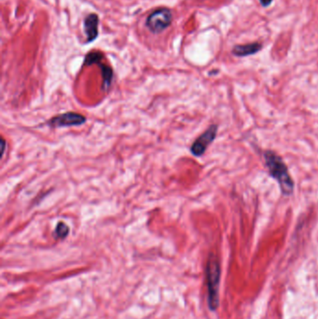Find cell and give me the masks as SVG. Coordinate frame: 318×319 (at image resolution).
I'll return each mask as SVG.
<instances>
[{
	"mask_svg": "<svg viewBox=\"0 0 318 319\" xmlns=\"http://www.w3.org/2000/svg\"><path fill=\"white\" fill-rule=\"evenodd\" d=\"M264 158L271 176L279 183L280 189L283 194H291L294 189V182L281 157L278 156L275 152L268 150L264 153Z\"/></svg>",
	"mask_w": 318,
	"mask_h": 319,
	"instance_id": "cell-1",
	"label": "cell"
},
{
	"mask_svg": "<svg viewBox=\"0 0 318 319\" xmlns=\"http://www.w3.org/2000/svg\"><path fill=\"white\" fill-rule=\"evenodd\" d=\"M207 282L208 306L215 311L220 304V282H221V266L218 258L210 255L205 268Z\"/></svg>",
	"mask_w": 318,
	"mask_h": 319,
	"instance_id": "cell-2",
	"label": "cell"
},
{
	"mask_svg": "<svg viewBox=\"0 0 318 319\" xmlns=\"http://www.w3.org/2000/svg\"><path fill=\"white\" fill-rule=\"evenodd\" d=\"M172 13L168 9H159L151 13L147 19L146 25L152 33H161L172 23Z\"/></svg>",
	"mask_w": 318,
	"mask_h": 319,
	"instance_id": "cell-3",
	"label": "cell"
},
{
	"mask_svg": "<svg viewBox=\"0 0 318 319\" xmlns=\"http://www.w3.org/2000/svg\"><path fill=\"white\" fill-rule=\"evenodd\" d=\"M218 125L212 124L207 130L201 134L190 147V151L194 156H201L205 150H207L209 145L212 143L217 137Z\"/></svg>",
	"mask_w": 318,
	"mask_h": 319,
	"instance_id": "cell-4",
	"label": "cell"
},
{
	"mask_svg": "<svg viewBox=\"0 0 318 319\" xmlns=\"http://www.w3.org/2000/svg\"><path fill=\"white\" fill-rule=\"evenodd\" d=\"M86 117L82 114L76 112H66L64 114H60L55 117L52 118L49 121V125L53 128L61 127H70V126H78L86 123Z\"/></svg>",
	"mask_w": 318,
	"mask_h": 319,
	"instance_id": "cell-5",
	"label": "cell"
},
{
	"mask_svg": "<svg viewBox=\"0 0 318 319\" xmlns=\"http://www.w3.org/2000/svg\"><path fill=\"white\" fill-rule=\"evenodd\" d=\"M98 24H99V19L96 14L91 13L86 17L84 21V29L85 33L87 35L88 42H91L97 38Z\"/></svg>",
	"mask_w": 318,
	"mask_h": 319,
	"instance_id": "cell-6",
	"label": "cell"
},
{
	"mask_svg": "<svg viewBox=\"0 0 318 319\" xmlns=\"http://www.w3.org/2000/svg\"><path fill=\"white\" fill-rule=\"evenodd\" d=\"M262 49V45L260 42L247 43L245 45L234 46L233 49V54L237 57H246L248 55H253L260 52Z\"/></svg>",
	"mask_w": 318,
	"mask_h": 319,
	"instance_id": "cell-7",
	"label": "cell"
},
{
	"mask_svg": "<svg viewBox=\"0 0 318 319\" xmlns=\"http://www.w3.org/2000/svg\"><path fill=\"white\" fill-rule=\"evenodd\" d=\"M68 234H69V227L65 224V222H58L54 232L55 237L58 239H65Z\"/></svg>",
	"mask_w": 318,
	"mask_h": 319,
	"instance_id": "cell-8",
	"label": "cell"
},
{
	"mask_svg": "<svg viewBox=\"0 0 318 319\" xmlns=\"http://www.w3.org/2000/svg\"><path fill=\"white\" fill-rule=\"evenodd\" d=\"M103 58L102 53L98 52H93L89 53L85 58L84 65H90L92 64H97Z\"/></svg>",
	"mask_w": 318,
	"mask_h": 319,
	"instance_id": "cell-9",
	"label": "cell"
},
{
	"mask_svg": "<svg viewBox=\"0 0 318 319\" xmlns=\"http://www.w3.org/2000/svg\"><path fill=\"white\" fill-rule=\"evenodd\" d=\"M1 147H2V150H1V156L3 157L4 153H5V148H6V141L5 139L2 137L1 138Z\"/></svg>",
	"mask_w": 318,
	"mask_h": 319,
	"instance_id": "cell-10",
	"label": "cell"
},
{
	"mask_svg": "<svg viewBox=\"0 0 318 319\" xmlns=\"http://www.w3.org/2000/svg\"><path fill=\"white\" fill-rule=\"evenodd\" d=\"M260 4L263 7H268L271 5L273 0H260Z\"/></svg>",
	"mask_w": 318,
	"mask_h": 319,
	"instance_id": "cell-11",
	"label": "cell"
}]
</instances>
